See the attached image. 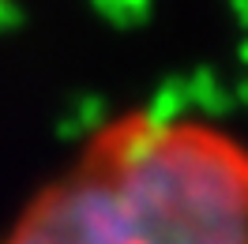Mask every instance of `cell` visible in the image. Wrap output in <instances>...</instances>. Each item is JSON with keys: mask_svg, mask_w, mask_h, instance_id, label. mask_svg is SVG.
<instances>
[{"mask_svg": "<svg viewBox=\"0 0 248 244\" xmlns=\"http://www.w3.org/2000/svg\"><path fill=\"white\" fill-rule=\"evenodd\" d=\"M0 244H248V143L196 121H113Z\"/></svg>", "mask_w": 248, "mask_h": 244, "instance_id": "cell-1", "label": "cell"}]
</instances>
